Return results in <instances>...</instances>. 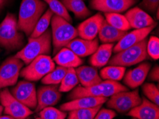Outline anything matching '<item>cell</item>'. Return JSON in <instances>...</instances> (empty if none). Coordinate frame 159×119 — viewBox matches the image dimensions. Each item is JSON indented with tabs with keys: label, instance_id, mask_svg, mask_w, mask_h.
I'll return each instance as SVG.
<instances>
[{
	"label": "cell",
	"instance_id": "cell-41",
	"mask_svg": "<svg viewBox=\"0 0 159 119\" xmlns=\"http://www.w3.org/2000/svg\"><path fill=\"white\" fill-rule=\"evenodd\" d=\"M3 110H4V108H3V106H2L1 104H0V116L2 115V112H3Z\"/></svg>",
	"mask_w": 159,
	"mask_h": 119
},
{
	"label": "cell",
	"instance_id": "cell-25",
	"mask_svg": "<svg viewBox=\"0 0 159 119\" xmlns=\"http://www.w3.org/2000/svg\"><path fill=\"white\" fill-rule=\"evenodd\" d=\"M61 2L67 11H70L75 14L76 18L84 19L91 14V11L83 0H61Z\"/></svg>",
	"mask_w": 159,
	"mask_h": 119
},
{
	"label": "cell",
	"instance_id": "cell-14",
	"mask_svg": "<svg viewBox=\"0 0 159 119\" xmlns=\"http://www.w3.org/2000/svg\"><path fill=\"white\" fill-rule=\"evenodd\" d=\"M104 17L101 13H97L79 24L77 29L78 36L86 40H93L98 34Z\"/></svg>",
	"mask_w": 159,
	"mask_h": 119
},
{
	"label": "cell",
	"instance_id": "cell-19",
	"mask_svg": "<svg viewBox=\"0 0 159 119\" xmlns=\"http://www.w3.org/2000/svg\"><path fill=\"white\" fill-rule=\"evenodd\" d=\"M99 47L98 39L96 37L93 40H86L76 38L71 41L66 47L79 57H85L92 55Z\"/></svg>",
	"mask_w": 159,
	"mask_h": 119
},
{
	"label": "cell",
	"instance_id": "cell-23",
	"mask_svg": "<svg viewBox=\"0 0 159 119\" xmlns=\"http://www.w3.org/2000/svg\"><path fill=\"white\" fill-rule=\"evenodd\" d=\"M114 47V43H103L98 47L89 60L92 66L101 68L107 65L111 57Z\"/></svg>",
	"mask_w": 159,
	"mask_h": 119
},
{
	"label": "cell",
	"instance_id": "cell-7",
	"mask_svg": "<svg viewBox=\"0 0 159 119\" xmlns=\"http://www.w3.org/2000/svg\"><path fill=\"white\" fill-rule=\"evenodd\" d=\"M55 63L49 55L39 56L21 70L20 76L29 81H37L51 72Z\"/></svg>",
	"mask_w": 159,
	"mask_h": 119
},
{
	"label": "cell",
	"instance_id": "cell-10",
	"mask_svg": "<svg viewBox=\"0 0 159 119\" xmlns=\"http://www.w3.org/2000/svg\"><path fill=\"white\" fill-rule=\"evenodd\" d=\"M0 102L5 115L10 116L14 119H26L33 113L30 108L16 100L7 88L0 91Z\"/></svg>",
	"mask_w": 159,
	"mask_h": 119
},
{
	"label": "cell",
	"instance_id": "cell-40",
	"mask_svg": "<svg viewBox=\"0 0 159 119\" xmlns=\"http://www.w3.org/2000/svg\"><path fill=\"white\" fill-rule=\"evenodd\" d=\"M0 119H14L10 116L5 115V116H0Z\"/></svg>",
	"mask_w": 159,
	"mask_h": 119
},
{
	"label": "cell",
	"instance_id": "cell-15",
	"mask_svg": "<svg viewBox=\"0 0 159 119\" xmlns=\"http://www.w3.org/2000/svg\"><path fill=\"white\" fill-rule=\"evenodd\" d=\"M156 24H154L148 27L140 29V30H135L131 32H127L114 46L113 48V52L114 53H118L125 48L140 42L141 41L143 40L148 36L149 34L156 27Z\"/></svg>",
	"mask_w": 159,
	"mask_h": 119
},
{
	"label": "cell",
	"instance_id": "cell-9",
	"mask_svg": "<svg viewBox=\"0 0 159 119\" xmlns=\"http://www.w3.org/2000/svg\"><path fill=\"white\" fill-rule=\"evenodd\" d=\"M24 62L19 58L11 57L0 66V90L14 86L17 83Z\"/></svg>",
	"mask_w": 159,
	"mask_h": 119
},
{
	"label": "cell",
	"instance_id": "cell-42",
	"mask_svg": "<svg viewBox=\"0 0 159 119\" xmlns=\"http://www.w3.org/2000/svg\"><path fill=\"white\" fill-rule=\"evenodd\" d=\"M35 119H42V118H41V117H39V118H35Z\"/></svg>",
	"mask_w": 159,
	"mask_h": 119
},
{
	"label": "cell",
	"instance_id": "cell-5",
	"mask_svg": "<svg viewBox=\"0 0 159 119\" xmlns=\"http://www.w3.org/2000/svg\"><path fill=\"white\" fill-rule=\"evenodd\" d=\"M52 39L54 54H56L60 49L78 36L77 29L71 25L64 18L54 14L51 21Z\"/></svg>",
	"mask_w": 159,
	"mask_h": 119
},
{
	"label": "cell",
	"instance_id": "cell-11",
	"mask_svg": "<svg viewBox=\"0 0 159 119\" xmlns=\"http://www.w3.org/2000/svg\"><path fill=\"white\" fill-rule=\"evenodd\" d=\"M11 95L20 103L30 109L37 106V91L34 84L29 81H20L9 90Z\"/></svg>",
	"mask_w": 159,
	"mask_h": 119
},
{
	"label": "cell",
	"instance_id": "cell-13",
	"mask_svg": "<svg viewBox=\"0 0 159 119\" xmlns=\"http://www.w3.org/2000/svg\"><path fill=\"white\" fill-rule=\"evenodd\" d=\"M136 0H91V9L104 13H121L129 9Z\"/></svg>",
	"mask_w": 159,
	"mask_h": 119
},
{
	"label": "cell",
	"instance_id": "cell-35",
	"mask_svg": "<svg viewBox=\"0 0 159 119\" xmlns=\"http://www.w3.org/2000/svg\"><path fill=\"white\" fill-rule=\"evenodd\" d=\"M147 54L154 60L159 59V39L156 36H151L147 41Z\"/></svg>",
	"mask_w": 159,
	"mask_h": 119
},
{
	"label": "cell",
	"instance_id": "cell-26",
	"mask_svg": "<svg viewBox=\"0 0 159 119\" xmlns=\"http://www.w3.org/2000/svg\"><path fill=\"white\" fill-rule=\"evenodd\" d=\"M53 16H54V13L49 9H47L38 20L32 33L31 34V35L29 37L35 38L42 35L49 28Z\"/></svg>",
	"mask_w": 159,
	"mask_h": 119
},
{
	"label": "cell",
	"instance_id": "cell-28",
	"mask_svg": "<svg viewBox=\"0 0 159 119\" xmlns=\"http://www.w3.org/2000/svg\"><path fill=\"white\" fill-rule=\"evenodd\" d=\"M107 22L117 30L127 31L131 29L126 16L119 13H105Z\"/></svg>",
	"mask_w": 159,
	"mask_h": 119
},
{
	"label": "cell",
	"instance_id": "cell-21",
	"mask_svg": "<svg viewBox=\"0 0 159 119\" xmlns=\"http://www.w3.org/2000/svg\"><path fill=\"white\" fill-rule=\"evenodd\" d=\"M79 81L83 87H89L101 83V78L96 68L89 66H80L75 69Z\"/></svg>",
	"mask_w": 159,
	"mask_h": 119
},
{
	"label": "cell",
	"instance_id": "cell-22",
	"mask_svg": "<svg viewBox=\"0 0 159 119\" xmlns=\"http://www.w3.org/2000/svg\"><path fill=\"white\" fill-rule=\"evenodd\" d=\"M54 62L60 66L66 69H75L81 66L84 61L67 47H64L58 52L54 58Z\"/></svg>",
	"mask_w": 159,
	"mask_h": 119
},
{
	"label": "cell",
	"instance_id": "cell-8",
	"mask_svg": "<svg viewBox=\"0 0 159 119\" xmlns=\"http://www.w3.org/2000/svg\"><path fill=\"white\" fill-rule=\"evenodd\" d=\"M141 103V98L139 96V91L136 89L133 91H120L114 94L107 100V106L108 108L120 113H125Z\"/></svg>",
	"mask_w": 159,
	"mask_h": 119
},
{
	"label": "cell",
	"instance_id": "cell-37",
	"mask_svg": "<svg viewBox=\"0 0 159 119\" xmlns=\"http://www.w3.org/2000/svg\"><path fill=\"white\" fill-rule=\"evenodd\" d=\"M140 5L151 12H155L158 9L159 0H143Z\"/></svg>",
	"mask_w": 159,
	"mask_h": 119
},
{
	"label": "cell",
	"instance_id": "cell-44",
	"mask_svg": "<svg viewBox=\"0 0 159 119\" xmlns=\"http://www.w3.org/2000/svg\"><path fill=\"white\" fill-rule=\"evenodd\" d=\"M26 119H30V118H26Z\"/></svg>",
	"mask_w": 159,
	"mask_h": 119
},
{
	"label": "cell",
	"instance_id": "cell-4",
	"mask_svg": "<svg viewBox=\"0 0 159 119\" xmlns=\"http://www.w3.org/2000/svg\"><path fill=\"white\" fill-rule=\"evenodd\" d=\"M128 90L129 89H127V87L119 83L118 81L104 80L101 83L92 86L76 87V88L72 90L68 98L70 100L87 96L108 98V97H111L118 92L125 91H128Z\"/></svg>",
	"mask_w": 159,
	"mask_h": 119
},
{
	"label": "cell",
	"instance_id": "cell-39",
	"mask_svg": "<svg viewBox=\"0 0 159 119\" xmlns=\"http://www.w3.org/2000/svg\"><path fill=\"white\" fill-rule=\"evenodd\" d=\"M7 0H0V10L3 9V7L5 6Z\"/></svg>",
	"mask_w": 159,
	"mask_h": 119
},
{
	"label": "cell",
	"instance_id": "cell-16",
	"mask_svg": "<svg viewBox=\"0 0 159 119\" xmlns=\"http://www.w3.org/2000/svg\"><path fill=\"white\" fill-rule=\"evenodd\" d=\"M127 115L136 119H159V108L146 97H143L141 103L130 110Z\"/></svg>",
	"mask_w": 159,
	"mask_h": 119
},
{
	"label": "cell",
	"instance_id": "cell-34",
	"mask_svg": "<svg viewBox=\"0 0 159 119\" xmlns=\"http://www.w3.org/2000/svg\"><path fill=\"white\" fill-rule=\"evenodd\" d=\"M66 116V111H62L52 106L47 107L39 111V116L42 119H65Z\"/></svg>",
	"mask_w": 159,
	"mask_h": 119
},
{
	"label": "cell",
	"instance_id": "cell-17",
	"mask_svg": "<svg viewBox=\"0 0 159 119\" xmlns=\"http://www.w3.org/2000/svg\"><path fill=\"white\" fill-rule=\"evenodd\" d=\"M131 28L140 30L156 24L151 16L139 7H134L124 15Z\"/></svg>",
	"mask_w": 159,
	"mask_h": 119
},
{
	"label": "cell",
	"instance_id": "cell-1",
	"mask_svg": "<svg viewBox=\"0 0 159 119\" xmlns=\"http://www.w3.org/2000/svg\"><path fill=\"white\" fill-rule=\"evenodd\" d=\"M47 7V4L42 0H22L17 20L19 30L30 36Z\"/></svg>",
	"mask_w": 159,
	"mask_h": 119
},
{
	"label": "cell",
	"instance_id": "cell-24",
	"mask_svg": "<svg viewBox=\"0 0 159 119\" xmlns=\"http://www.w3.org/2000/svg\"><path fill=\"white\" fill-rule=\"evenodd\" d=\"M127 32L114 28L104 19L98 35V39L103 43H114L119 42Z\"/></svg>",
	"mask_w": 159,
	"mask_h": 119
},
{
	"label": "cell",
	"instance_id": "cell-18",
	"mask_svg": "<svg viewBox=\"0 0 159 119\" xmlns=\"http://www.w3.org/2000/svg\"><path fill=\"white\" fill-rule=\"evenodd\" d=\"M151 65L148 62H144L139 64L134 69L129 70L124 75V83L131 89H136L143 84L148 72L151 70Z\"/></svg>",
	"mask_w": 159,
	"mask_h": 119
},
{
	"label": "cell",
	"instance_id": "cell-29",
	"mask_svg": "<svg viewBox=\"0 0 159 119\" xmlns=\"http://www.w3.org/2000/svg\"><path fill=\"white\" fill-rule=\"evenodd\" d=\"M79 79L77 77L75 69L69 68L65 74L64 79L59 86V91L60 92H68L73 90L76 86L79 84Z\"/></svg>",
	"mask_w": 159,
	"mask_h": 119
},
{
	"label": "cell",
	"instance_id": "cell-3",
	"mask_svg": "<svg viewBox=\"0 0 159 119\" xmlns=\"http://www.w3.org/2000/svg\"><path fill=\"white\" fill-rule=\"evenodd\" d=\"M52 31L47 30L38 37H29L27 43L16 53L15 57L27 65L39 56L50 54L52 52Z\"/></svg>",
	"mask_w": 159,
	"mask_h": 119
},
{
	"label": "cell",
	"instance_id": "cell-43",
	"mask_svg": "<svg viewBox=\"0 0 159 119\" xmlns=\"http://www.w3.org/2000/svg\"><path fill=\"white\" fill-rule=\"evenodd\" d=\"M132 119H136V118H132Z\"/></svg>",
	"mask_w": 159,
	"mask_h": 119
},
{
	"label": "cell",
	"instance_id": "cell-30",
	"mask_svg": "<svg viewBox=\"0 0 159 119\" xmlns=\"http://www.w3.org/2000/svg\"><path fill=\"white\" fill-rule=\"evenodd\" d=\"M66 68L63 66L55 67L51 72L46 75L42 79V84L46 85H59L61 84L62 79L67 71Z\"/></svg>",
	"mask_w": 159,
	"mask_h": 119
},
{
	"label": "cell",
	"instance_id": "cell-32",
	"mask_svg": "<svg viewBox=\"0 0 159 119\" xmlns=\"http://www.w3.org/2000/svg\"><path fill=\"white\" fill-rule=\"evenodd\" d=\"M42 1H44L47 5L49 6V9L55 15L64 18L69 22H72L70 14L62 4L61 1H59V0H42Z\"/></svg>",
	"mask_w": 159,
	"mask_h": 119
},
{
	"label": "cell",
	"instance_id": "cell-31",
	"mask_svg": "<svg viewBox=\"0 0 159 119\" xmlns=\"http://www.w3.org/2000/svg\"><path fill=\"white\" fill-rule=\"evenodd\" d=\"M102 105H100L93 108L70 111L69 113L68 119H93L98 111L102 108Z\"/></svg>",
	"mask_w": 159,
	"mask_h": 119
},
{
	"label": "cell",
	"instance_id": "cell-12",
	"mask_svg": "<svg viewBox=\"0 0 159 119\" xmlns=\"http://www.w3.org/2000/svg\"><path fill=\"white\" fill-rule=\"evenodd\" d=\"M61 93L59 91V85H46L39 87L37 92V106L36 111H40L47 107L56 105L61 99Z\"/></svg>",
	"mask_w": 159,
	"mask_h": 119
},
{
	"label": "cell",
	"instance_id": "cell-2",
	"mask_svg": "<svg viewBox=\"0 0 159 119\" xmlns=\"http://www.w3.org/2000/svg\"><path fill=\"white\" fill-rule=\"evenodd\" d=\"M25 45L24 33L19 30L17 19L8 13L0 24V47L7 51L21 49Z\"/></svg>",
	"mask_w": 159,
	"mask_h": 119
},
{
	"label": "cell",
	"instance_id": "cell-36",
	"mask_svg": "<svg viewBox=\"0 0 159 119\" xmlns=\"http://www.w3.org/2000/svg\"><path fill=\"white\" fill-rule=\"evenodd\" d=\"M116 116V113L112 109L102 108L98 111L93 119H113Z\"/></svg>",
	"mask_w": 159,
	"mask_h": 119
},
{
	"label": "cell",
	"instance_id": "cell-33",
	"mask_svg": "<svg viewBox=\"0 0 159 119\" xmlns=\"http://www.w3.org/2000/svg\"><path fill=\"white\" fill-rule=\"evenodd\" d=\"M142 90L144 95L147 97V99H149V101L156 105H159V90L158 86L153 84L146 83L142 86Z\"/></svg>",
	"mask_w": 159,
	"mask_h": 119
},
{
	"label": "cell",
	"instance_id": "cell-6",
	"mask_svg": "<svg viewBox=\"0 0 159 119\" xmlns=\"http://www.w3.org/2000/svg\"><path fill=\"white\" fill-rule=\"evenodd\" d=\"M147 38L131 47H128L116 54L108 61V64L111 66H131L143 62L147 58Z\"/></svg>",
	"mask_w": 159,
	"mask_h": 119
},
{
	"label": "cell",
	"instance_id": "cell-27",
	"mask_svg": "<svg viewBox=\"0 0 159 119\" xmlns=\"http://www.w3.org/2000/svg\"><path fill=\"white\" fill-rule=\"evenodd\" d=\"M125 72H126V67L110 65L102 69L100 72V76L103 80L118 81L124 78Z\"/></svg>",
	"mask_w": 159,
	"mask_h": 119
},
{
	"label": "cell",
	"instance_id": "cell-20",
	"mask_svg": "<svg viewBox=\"0 0 159 119\" xmlns=\"http://www.w3.org/2000/svg\"><path fill=\"white\" fill-rule=\"evenodd\" d=\"M108 98L105 97H82L71 100L65 103L60 106V110L62 111H70L76 109L93 108L102 105L107 101Z\"/></svg>",
	"mask_w": 159,
	"mask_h": 119
},
{
	"label": "cell",
	"instance_id": "cell-38",
	"mask_svg": "<svg viewBox=\"0 0 159 119\" xmlns=\"http://www.w3.org/2000/svg\"><path fill=\"white\" fill-rule=\"evenodd\" d=\"M148 79L153 81H158L159 79V67L158 65L154 66L148 72Z\"/></svg>",
	"mask_w": 159,
	"mask_h": 119
}]
</instances>
